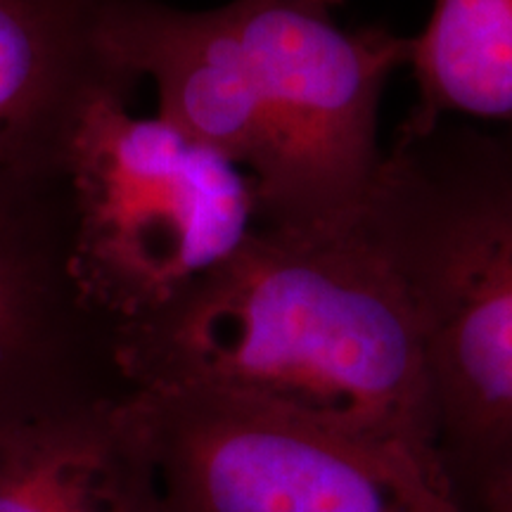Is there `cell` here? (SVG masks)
I'll return each mask as SVG.
<instances>
[{"label": "cell", "mask_w": 512, "mask_h": 512, "mask_svg": "<svg viewBox=\"0 0 512 512\" xmlns=\"http://www.w3.org/2000/svg\"><path fill=\"white\" fill-rule=\"evenodd\" d=\"M102 29L121 67L157 88L159 119L254 169L264 138L259 83L228 3L188 10L110 0Z\"/></svg>", "instance_id": "8"}, {"label": "cell", "mask_w": 512, "mask_h": 512, "mask_svg": "<svg viewBox=\"0 0 512 512\" xmlns=\"http://www.w3.org/2000/svg\"><path fill=\"white\" fill-rule=\"evenodd\" d=\"M74 268L67 171L0 169V432L133 394Z\"/></svg>", "instance_id": "6"}, {"label": "cell", "mask_w": 512, "mask_h": 512, "mask_svg": "<svg viewBox=\"0 0 512 512\" xmlns=\"http://www.w3.org/2000/svg\"><path fill=\"white\" fill-rule=\"evenodd\" d=\"M67 174L76 275L119 328L176 302L259 228L242 166L124 100L91 112Z\"/></svg>", "instance_id": "3"}, {"label": "cell", "mask_w": 512, "mask_h": 512, "mask_svg": "<svg viewBox=\"0 0 512 512\" xmlns=\"http://www.w3.org/2000/svg\"><path fill=\"white\" fill-rule=\"evenodd\" d=\"M306 3H311V5H318V8H325V10H330L332 5H342L344 0H306Z\"/></svg>", "instance_id": "11"}, {"label": "cell", "mask_w": 512, "mask_h": 512, "mask_svg": "<svg viewBox=\"0 0 512 512\" xmlns=\"http://www.w3.org/2000/svg\"><path fill=\"white\" fill-rule=\"evenodd\" d=\"M408 67L420 91L411 121L512 126V0H434Z\"/></svg>", "instance_id": "10"}, {"label": "cell", "mask_w": 512, "mask_h": 512, "mask_svg": "<svg viewBox=\"0 0 512 512\" xmlns=\"http://www.w3.org/2000/svg\"><path fill=\"white\" fill-rule=\"evenodd\" d=\"M110 0H0V169L67 171L95 107L140 81L105 41Z\"/></svg>", "instance_id": "7"}, {"label": "cell", "mask_w": 512, "mask_h": 512, "mask_svg": "<svg viewBox=\"0 0 512 512\" xmlns=\"http://www.w3.org/2000/svg\"><path fill=\"white\" fill-rule=\"evenodd\" d=\"M252 57L261 152L249 171L259 226L316 233L356 223L380 176L377 117L411 38L342 29L306 0H228Z\"/></svg>", "instance_id": "4"}, {"label": "cell", "mask_w": 512, "mask_h": 512, "mask_svg": "<svg viewBox=\"0 0 512 512\" xmlns=\"http://www.w3.org/2000/svg\"><path fill=\"white\" fill-rule=\"evenodd\" d=\"M119 354L136 389L202 387L268 403L441 479L420 323L358 223L259 226L176 302L121 328Z\"/></svg>", "instance_id": "1"}, {"label": "cell", "mask_w": 512, "mask_h": 512, "mask_svg": "<svg viewBox=\"0 0 512 512\" xmlns=\"http://www.w3.org/2000/svg\"><path fill=\"white\" fill-rule=\"evenodd\" d=\"M131 396L0 432V512H171Z\"/></svg>", "instance_id": "9"}, {"label": "cell", "mask_w": 512, "mask_h": 512, "mask_svg": "<svg viewBox=\"0 0 512 512\" xmlns=\"http://www.w3.org/2000/svg\"><path fill=\"white\" fill-rule=\"evenodd\" d=\"M411 299L434 456L465 512L512 494V126L411 121L356 219Z\"/></svg>", "instance_id": "2"}, {"label": "cell", "mask_w": 512, "mask_h": 512, "mask_svg": "<svg viewBox=\"0 0 512 512\" xmlns=\"http://www.w3.org/2000/svg\"><path fill=\"white\" fill-rule=\"evenodd\" d=\"M498 512H512V494H510V498H508V501L503 503V508L498 510Z\"/></svg>", "instance_id": "12"}, {"label": "cell", "mask_w": 512, "mask_h": 512, "mask_svg": "<svg viewBox=\"0 0 512 512\" xmlns=\"http://www.w3.org/2000/svg\"><path fill=\"white\" fill-rule=\"evenodd\" d=\"M131 403L171 512H465L413 460L268 403L202 387Z\"/></svg>", "instance_id": "5"}]
</instances>
